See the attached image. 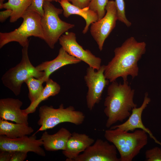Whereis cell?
Masks as SVG:
<instances>
[{
	"instance_id": "cell-1",
	"label": "cell",
	"mask_w": 161,
	"mask_h": 161,
	"mask_svg": "<svg viewBox=\"0 0 161 161\" xmlns=\"http://www.w3.org/2000/svg\"><path fill=\"white\" fill-rule=\"evenodd\" d=\"M146 50L145 42H138L133 37L127 39L114 49V57L105 65L104 74L106 79L112 82L122 77L125 81L130 75L133 79L138 74L137 63Z\"/></svg>"
},
{
	"instance_id": "cell-2",
	"label": "cell",
	"mask_w": 161,
	"mask_h": 161,
	"mask_svg": "<svg viewBox=\"0 0 161 161\" xmlns=\"http://www.w3.org/2000/svg\"><path fill=\"white\" fill-rule=\"evenodd\" d=\"M134 90L131 89L127 80L123 81V84L116 81L111 82L104 103V112L107 117L106 127L110 128L129 117L130 111L137 106L134 101Z\"/></svg>"
},
{
	"instance_id": "cell-3",
	"label": "cell",
	"mask_w": 161,
	"mask_h": 161,
	"mask_svg": "<svg viewBox=\"0 0 161 161\" xmlns=\"http://www.w3.org/2000/svg\"><path fill=\"white\" fill-rule=\"evenodd\" d=\"M142 129L132 133L117 129H108L104 137L116 147L120 155V161H131L148 143V137Z\"/></svg>"
},
{
	"instance_id": "cell-4",
	"label": "cell",
	"mask_w": 161,
	"mask_h": 161,
	"mask_svg": "<svg viewBox=\"0 0 161 161\" xmlns=\"http://www.w3.org/2000/svg\"><path fill=\"white\" fill-rule=\"evenodd\" d=\"M23 21L17 29L9 32H0V48L12 42H18L23 47L29 44L31 36L44 39L41 24V16L37 13L27 10L22 16Z\"/></svg>"
},
{
	"instance_id": "cell-5",
	"label": "cell",
	"mask_w": 161,
	"mask_h": 161,
	"mask_svg": "<svg viewBox=\"0 0 161 161\" xmlns=\"http://www.w3.org/2000/svg\"><path fill=\"white\" fill-rule=\"evenodd\" d=\"M39 117L37 123L41 127L34 134L39 131L52 129L63 123L68 122L76 125H81L85 117L83 112L76 110L73 106L65 108L63 104L57 109L52 106H41L39 109Z\"/></svg>"
},
{
	"instance_id": "cell-6",
	"label": "cell",
	"mask_w": 161,
	"mask_h": 161,
	"mask_svg": "<svg viewBox=\"0 0 161 161\" xmlns=\"http://www.w3.org/2000/svg\"><path fill=\"white\" fill-rule=\"evenodd\" d=\"M29 44L23 47L22 58L20 62L7 71L1 80L3 85L16 96L21 92L22 84L29 77L38 78L44 76V72L38 70L31 64L28 55Z\"/></svg>"
},
{
	"instance_id": "cell-7",
	"label": "cell",
	"mask_w": 161,
	"mask_h": 161,
	"mask_svg": "<svg viewBox=\"0 0 161 161\" xmlns=\"http://www.w3.org/2000/svg\"><path fill=\"white\" fill-rule=\"evenodd\" d=\"M43 7L44 14L41 17V24L44 40L51 49H53L63 33L75 25L61 20L59 15L63 12V9L56 7L51 2L44 1Z\"/></svg>"
},
{
	"instance_id": "cell-8",
	"label": "cell",
	"mask_w": 161,
	"mask_h": 161,
	"mask_svg": "<svg viewBox=\"0 0 161 161\" xmlns=\"http://www.w3.org/2000/svg\"><path fill=\"white\" fill-rule=\"evenodd\" d=\"M106 13L101 19L91 24L90 32L100 51L104 42L115 28L118 20L117 11L115 1H108L105 7Z\"/></svg>"
},
{
	"instance_id": "cell-9",
	"label": "cell",
	"mask_w": 161,
	"mask_h": 161,
	"mask_svg": "<svg viewBox=\"0 0 161 161\" xmlns=\"http://www.w3.org/2000/svg\"><path fill=\"white\" fill-rule=\"evenodd\" d=\"M105 69L104 65H101L97 71L89 66L86 69L84 79L88 87L86 101L87 108L90 111L100 102L103 91L110 82L104 75Z\"/></svg>"
},
{
	"instance_id": "cell-10",
	"label": "cell",
	"mask_w": 161,
	"mask_h": 161,
	"mask_svg": "<svg viewBox=\"0 0 161 161\" xmlns=\"http://www.w3.org/2000/svg\"><path fill=\"white\" fill-rule=\"evenodd\" d=\"M58 40L62 47L69 54L96 70L100 69L101 66V59L94 55L89 50L84 49L77 42L75 33L66 32L60 37Z\"/></svg>"
},
{
	"instance_id": "cell-11",
	"label": "cell",
	"mask_w": 161,
	"mask_h": 161,
	"mask_svg": "<svg viewBox=\"0 0 161 161\" xmlns=\"http://www.w3.org/2000/svg\"><path fill=\"white\" fill-rule=\"evenodd\" d=\"M43 144L41 139H37L34 134L29 137L25 135L15 139L9 138L5 135H0V151L32 152L44 157L46 154L41 147Z\"/></svg>"
},
{
	"instance_id": "cell-12",
	"label": "cell",
	"mask_w": 161,
	"mask_h": 161,
	"mask_svg": "<svg viewBox=\"0 0 161 161\" xmlns=\"http://www.w3.org/2000/svg\"><path fill=\"white\" fill-rule=\"evenodd\" d=\"M117 150L108 141L97 139L73 161H120Z\"/></svg>"
},
{
	"instance_id": "cell-13",
	"label": "cell",
	"mask_w": 161,
	"mask_h": 161,
	"mask_svg": "<svg viewBox=\"0 0 161 161\" xmlns=\"http://www.w3.org/2000/svg\"><path fill=\"white\" fill-rule=\"evenodd\" d=\"M148 97V93H145L143 101L140 106L135 107L131 110V113L128 119L123 123L112 126L110 129H117L126 131H134L136 129H140L144 130L157 143L161 145V143L158 141L153 135L151 131L146 128L143 123L142 120V115L143 112L147 107L151 101Z\"/></svg>"
},
{
	"instance_id": "cell-14",
	"label": "cell",
	"mask_w": 161,
	"mask_h": 161,
	"mask_svg": "<svg viewBox=\"0 0 161 161\" xmlns=\"http://www.w3.org/2000/svg\"><path fill=\"white\" fill-rule=\"evenodd\" d=\"M22 102L18 99L6 98L0 100V118L28 125V115L21 109Z\"/></svg>"
},
{
	"instance_id": "cell-15",
	"label": "cell",
	"mask_w": 161,
	"mask_h": 161,
	"mask_svg": "<svg viewBox=\"0 0 161 161\" xmlns=\"http://www.w3.org/2000/svg\"><path fill=\"white\" fill-rule=\"evenodd\" d=\"M81 61L69 54L62 47L60 49L57 56L54 59L42 62L36 66L37 69L44 72L42 77L45 82L53 72L66 65L75 64Z\"/></svg>"
},
{
	"instance_id": "cell-16",
	"label": "cell",
	"mask_w": 161,
	"mask_h": 161,
	"mask_svg": "<svg viewBox=\"0 0 161 161\" xmlns=\"http://www.w3.org/2000/svg\"><path fill=\"white\" fill-rule=\"evenodd\" d=\"M94 142V139L85 134L74 132L72 133L62 153L66 158V161H73Z\"/></svg>"
},
{
	"instance_id": "cell-17",
	"label": "cell",
	"mask_w": 161,
	"mask_h": 161,
	"mask_svg": "<svg viewBox=\"0 0 161 161\" xmlns=\"http://www.w3.org/2000/svg\"><path fill=\"white\" fill-rule=\"evenodd\" d=\"M72 133L66 129L61 128L56 133L50 134L45 131L41 138L43 141V146L48 151H55L65 150L67 141Z\"/></svg>"
},
{
	"instance_id": "cell-18",
	"label": "cell",
	"mask_w": 161,
	"mask_h": 161,
	"mask_svg": "<svg viewBox=\"0 0 161 161\" xmlns=\"http://www.w3.org/2000/svg\"><path fill=\"white\" fill-rule=\"evenodd\" d=\"M58 2L62 8L63 14L65 17L67 18L72 15L75 14L84 19L86 24L82 31L84 34L87 32L90 24L98 20L97 13L89 9L88 7L81 9L74 5L68 0H61Z\"/></svg>"
},
{
	"instance_id": "cell-19",
	"label": "cell",
	"mask_w": 161,
	"mask_h": 161,
	"mask_svg": "<svg viewBox=\"0 0 161 161\" xmlns=\"http://www.w3.org/2000/svg\"><path fill=\"white\" fill-rule=\"evenodd\" d=\"M34 131L28 125L13 123L0 118V135H5L10 139H15L29 135Z\"/></svg>"
},
{
	"instance_id": "cell-20",
	"label": "cell",
	"mask_w": 161,
	"mask_h": 161,
	"mask_svg": "<svg viewBox=\"0 0 161 161\" xmlns=\"http://www.w3.org/2000/svg\"><path fill=\"white\" fill-rule=\"evenodd\" d=\"M46 83L45 86L38 98L34 102L30 103L27 108L22 110L24 114L28 115L34 112L42 101L47 99L50 97L55 96L59 93L61 87L56 82L49 78Z\"/></svg>"
},
{
	"instance_id": "cell-21",
	"label": "cell",
	"mask_w": 161,
	"mask_h": 161,
	"mask_svg": "<svg viewBox=\"0 0 161 161\" xmlns=\"http://www.w3.org/2000/svg\"><path fill=\"white\" fill-rule=\"evenodd\" d=\"M32 0H8L4 3L3 8L10 9L12 13L10 21L14 23L22 17L31 4Z\"/></svg>"
},
{
	"instance_id": "cell-22",
	"label": "cell",
	"mask_w": 161,
	"mask_h": 161,
	"mask_svg": "<svg viewBox=\"0 0 161 161\" xmlns=\"http://www.w3.org/2000/svg\"><path fill=\"white\" fill-rule=\"evenodd\" d=\"M42 77L38 78L30 77L25 82L28 88V97L30 103L36 100L43 91L44 87L42 84L45 82Z\"/></svg>"
},
{
	"instance_id": "cell-23",
	"label": "cell",
	"mask_w": 161,
	"mask_h": 161,
	"mask_svg": "<svg viewBox=\"0 0 161 161\" xmlns=\"http://www.w3.org/2000/svg\"><path fill=\"white\" fill-rule=\"evenodd\" d=\"M108 0H92L88 7L97 14L98 20L102 18L106 13L105 7Z\"/></svg>"
},
{
	"instance_id": "cell-24",
	"label": "cell",
	"mask_w": 161,
	"mask_h": 161,
	"mask_svg": "<svg viewBox=\"0 0 161 161\" xmlns=\"http://www.w3.org/2000/svg\"><path fill=\"white\" fill-rule=\"evenodd\" d=\"M145 156L146 161H161V148L155 147L147 150Z\"/></svg>"
},
{
	"instance_id": "cell-25",
	"label": "cell",
	"mask_w": 161,
	"mask_h": 161,
	"mask_svg": "<svg viewBox=\"0 0 161 161\" xmlns=\"http://www.w3.org/2000/svg\"><path fill=\"white\" fill-rule=\"evenodd\" d=\"M44 1V0H32L31 4L27 10L35 12L42 16L44 14L43 7Z\"/></svg>"
},
{
	"instance_id": "cell-26",
	"label": "cell",
	"mask_w": 161,
	"mask_h": 161,
	"mask_svg": "<svg viewBox=\"0 0 161 161\" xmlns=\"http://www.w3.org/2000/svg\"><path fill=\"white\" fill-rule=\"evenodd\" d=\"M27 153L20 151H14L10 161H23L27 158Z\"/></svg>"
},
{
	"instance_id": "cell-27",
	"label": "cell",
	"mask_w": 161,
	"mask_h": 161,
	"mask_svg": "<svg viewBox=\"0 0 161 161\" xmlns=\"http://www.w3.org/2000/svg\"><path fill=\"white\" fill-rule=\"evenodd\" d=\"M74 5L81 9L88 7L92 0H68Z\"/></svg>"
},
{
	"instance_id": "cell-28",
	"label": "cell",
	"mask_w": 161,
	"mask_h": 161,
	"mask_svg": "<svg viewBox=\"0 0 161 161\" xmlns=\"http://www.w3.org/2000/svg\"><path fill=\"white\" fill-rule=\"evenodd\" d=\"M13 152L8 151H0V161H10Z\"/></svg>"
},
{
	"instance_id": "cell-29",
	"label": "cell",
	"mask_w": 161,
	"mask_h": 161,
	"mask_svg": "<svg viewBox=\"0 0 161 161\" xmlns=\"http://www.w3.org/2000/svg\"><path fill=\"white\" fill-rule=\"evenodd\" d=\"M12 10L10 9H6L0 12V21L2 23L8 17H10L12 13Z\"/></svg>"
},
{
	"instance_id": "cell-30",
	"label": "cell",
	"mask_w": 161,
	"mask_h": 161,
	"mask_svg": "<svg viewBox=\"0 0 161 161\" xmlns=\"http://www.w3.org/2000/svg\"><path fill=\"white\" fill-rule=\"evenodd\" d=\"M4 0H0V9H2L3 8V5L4 4L3 2Z\"/></svg>"
},
{
	"instance_id": "cell-31",
	"label": "cell",
	"mask_w": 161,
	"mask_h": 161,
	"mask_svg": "<svg viewBox=\"0 0 161 161\" xmlns=\"http://www.w3.org/2000/svg\"><path fill=\"white\" fill-rule=\"evenodd\" d=\"M44 1H48L50 2H51L52 1H56V2H59V1H60L61 0H44Z\"/></svg>"
}]
</instances>
